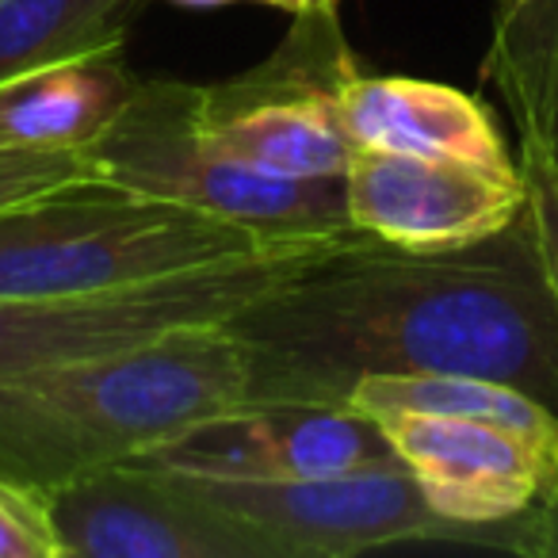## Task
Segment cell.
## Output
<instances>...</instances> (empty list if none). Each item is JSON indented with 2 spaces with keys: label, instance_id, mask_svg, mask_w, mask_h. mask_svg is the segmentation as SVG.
<instances>
[{
  "label": "cell",
  "instance_id": "cell-14",
  "mask_svg": "<svg viewBox=\"0 0 558 558\" xmlns=\"http://www.w3.org/2000/svg\"><path fill=\"white\" fill-rule=\"evenodd\" d=\"M486 77L517 119L520 146L558 161V0L497 4Z\"/></svg>",
  "mask_w": 558,
  "mask_h": 558
},
{
  "label": "cell",
  "instance_id": "cell-2",
  "mask_svg": "<svg viewBox=\"0 0 558 558\" xmlns=\"http://www.w3.org/2000/svg\"><path fill=\"white\" fill-rule=\"evenodd\" d=\"M279 402L341 405L295 360L218 326L0 379V478L54 489L131 463L203 421Z\"/></svg>",
  "mask_w": 558,
  "mask_h": 558
},
{
  "label": "cell",
  "instance_id": "cell-5",
  "mask_svg": "<svg viewBox=\"0 0 558 558\" xmlns=\"http://www.w3.org/2000/svg\"><path fill=\"white\" fill-rule=\"evenodd\" d=\"M364 238L295 241L184 276L73 299H0V379L134 349L187 326H218L238 311L303 276L314 260Z\"/></svg>",
  "mask_w": 558,
  "mask_h": 558
},
{
  "label": "cell",
  "instance_id": "cell-8",
  "mask_svg": "<svg viewBox=\"0 0 558 558\" xmlns=\"http://www.w3.org/2000/svg\"><path fill=\"white\" fill-rule=\"evenodd\" d=\"M192 478L215 505L268 535L283 558H349L398 543H459V527L436 517L405 463L329 478Z\"/></svg>",
  "mask_w": 558,
  "mask_h": 558
},
{
  "label": "cell",
  "instance_id": "cell-16",
  "mask_svg": "<svg viewBox=\"0 0 558 558\" xmlns=\"http://www.w3.org/2000/svg\"><path fill=\"white\" fill-rule=\"evenodd\" d=\"M138 9L142 0H0V81L123 47Z\"/></svg>",
  "mask_w": 558,
  "mask_h": 558
},
{
  "label": "cell",
  "instance_id": "cell-6",
  "mask_svg": "<svg viewBox=\"0 0 558 558\" xmlns=\"http://www.w3.org/2000/svg\"><path fill=\"white\" fill-rule=\"evenodd\" d=\"M360 73L337 12L295 16L260 65L199 85V131L210 146L253 169L291 180H341L356 142L341 93Z\"/></svg>",
  "mask_w": 558,
  "mask_h": 558
},
{
  "label": "cell",
  "instance_id": "cell-7",
  "mask_svg": "<svg viewBox=\"0 0 558 558\" xmlns=\"http://www.w3.org/2000/svg\"><path fill=\"white\" fill-rule=\"evenodd\" d=\"M62 558H283L184 471L131 459L47 489Z\"/></svg>",
  "mask_w": 558,
  "mask_h": 558
},
{
  "label": "cell",
  "instance_id": "cell-11",
  "mask_svg": "<svg viewBox=\"0 0 558 558\" xmlns=\"http://www.w3.org/2000/svg\"><path fill=\"white\" fill-rule=\"evenodd\" d=\"M138 459L207 478H329L402 466L379 421L349 402H279L226 413Z\"/></svg>",
  "mask_w": 558,
  "mask_h": 558
},
{
  "label": "cell",
  "instance_id": "cell-12",
  "mask_svg": "<svg viewBox=\"0 0 558 558\" xmlns=\"http://www.w3.org/2000/svg\"><path fill=\"white\" fill-rule=\"evenodd\" d=\"M344 126L356 146L398 149V154L456 157L489 172H520L494 116L478 96L440 81L367 77L352 73L341 93Z\"/></svg>",
  "mask_w": 558,
  "mask_h": 558
},
{
  "label": "cell",
  "instance_id": "cell-22",
  "mask_svg": "<svg viewBox=\"0 0 558 558\" xmlns=\"http://www.w3.org/2000/svg\"><path fill=\"white\" fill-rule=\"evenodd\" d=\"M177 4H187V9H226L233 0H177Z\"/></svg>",
  "mask_w": 558,
  "mask_h": 558
},
{
  "label": "cell",
  "instance_id": "cell-4",
  "mask_svg": "<svg viewBox=\"0 0 558 558\" xmlns=\"http://www.w3.org/2000/svg\"><path fill=\"white\" fill-rule=\"evenodd\" d=\"M104 184L169 199L268 241H333L360 233L344 180H291L253 169L199 131V85L142 81L116 123L88 146Z\"/></svg>",
  "mask_w": 558,
  "mask_h": 558
},
{
  "label": "cell",
  "instance_id": "cell-15",
  "mask_svg": "<svg viewBox=\"0 0 558 558\" xmlns=\"http://www.w3.org/2000/svg\"><path fill=\"white\" fill-rule=\"evenodd\" d=\"M356 410H405L505 425L539 444H558V413L517 387L474 375H367L352 383Z\"/></svg>",
  "mask_w": 558,
  "mask_h": 558
},
{
  "label": "cell",
  "instance_id": "cell-3",
  "mask_svg": "<svg viewBox=\"0 0 558 558\" xmlns=\"http://www.w3.org/2000/svg\"><path fill=\"white\" fill-rule=\"evenodd\" d=\"M295 241H268L169 199L73 184L0 207V299H73L215 268Z\"/></svg>",
  "mask_w": 558,
  "mask_h": 558
},
{
  "label": "cell",
  "instance_id": "cell-23",
  "mask_svg": "<svg viewBox=\"0 0 558 558\" xmlns=\"http://www.w3.org/2000/svg\"><path fill=\"white\" fill-rule=\"evenodd\" d=\"M497 4H520V0H497Z\"/></svg>",
  "mask_w": 558,
  "mask_h": 558
},
{
  "label": "cell",
  "instance_id": "cell-19",
  "mask_svg": "<svg viewBox=\"0 0 558 558\" xmlns=\"http://www.w3.org/2000/svg\"><path fill=\"white\" fill-rule=\"evenodd\" d=\"M520 172L527 184V215L535 226V241H539L543 268H547L550 291L558 303V161L539 149L520 146Z\"/></svg>",
  "mask_w": 558,
  "mask_h": 558
},
{
  "label": "cell",
  "instance_id": "cell-9",
  "mask_svg": "<svg viewBox=\"0 0 558 558\" xmlns=\"http://www.w3.org/2000/svg\"><path fill=\"white\" fill-rule=\"evenodd\" d=\"M379 421L436 517L459 527V543L558 494V444L505 425L405 410H364Z\"/></svg>",
  "mask_w": 558,
  "mask_h": 558
},
{
  "label": "cell",
  "instance_id": "cell-21",
  "mask_svg": "<svg viewBox=\"0 0 558 558\" xmlns=\"http://www.w3.org/2000/svg\"><path fill=\"white\" fill-rule=\"evenodd\" d=\"M256 4L283 9V12H291V16H314V12H337L341 0H256Z\"/></svg>",
  "mask_w": 558,
  "mask_h": 558
},
{
  "label": "cell",
  "instance_id": "cell-20",
  "mask_svg": "<svg viewBox=\"0 0 558 558\" xmlns=\"http://www.w3.org/2000/svg\"><path fill=\"white\" fill-rule=\"evenodd\" d=\"M482 547H501V550H520V555H539V558H558V494L547 505L520 512V517L494 524L482 532Z\"/></svg>",
  "mask_w": 558,
  "mask_h": 558
},
{
  "label": "cell",
  "instance_id": "cell-13",
  "mask_svg": "<svg viewBox=\"0 0 558 558\" xmlns=\"http://www.w3.org/2000/svg\"><path fill=\"white\" fill-rule=\"evenodd\" d=\"M138 85L123 47L16 73L0 81V149H88Z\"/></svg>",
  "mask_w": 558,
  "mask_h": 558
},
{
  "label": "cell",
  "instance_id": "cell-1",
  "mask_svg": "<svg viewBox=\"0 0 558 558\" xmlns=\"http://www.w3.org/2000/svg\"><path fill=\"white\" fill-rule=\"evenodd\" d=\"M226 326L349 402L367 375H474L558 413V303L532 215L456 248L356 238Z\"/></svg>",
  "mask_w": 558,
  "mask_h": 558
},
{
  "label": "cell",
  "instance_id": "cell-10",
  "mask_svg": "<svg viewBox=\"0 0 558 558\" xmlns=\"http://www.w3.org/2000/svg\"><path fill=\"white\" fill-rule=\"evenodd\" d=\"M341 180L349 222L398 248L474 245L527 207L524 172L509 177L456 157L360 146Z\"/></svg>",
  "mask_w": 558,
  "mask_h": 558
},
{
  "label": "cell",
  "instance_id": "cell-18",
  "mask_svg": "<svg viewBox=\"0 0 558 558\" xmlns=\"http://www.w3.org/2000/svg\"><path fill=\"white\" fill-rule=\"evenodd\" d=\"M0 558H62L43 489L0 478Z\"/></svg>",
  "mask_w": 558,
  "mask_h": 558
},
{
  "label": "cell",
  "instance_id": "cell-17",
  "mask_svg": "<svg viewBox=\"0 0 558 558\" xmlns=\"http://www.w3.org/2000/svg\"><path fill=\"white\" fill-rule=\"evenodd\" d=\"M100 180L88 149H0V207Z\"/></svg>",
  "mask_w": 558,
  "mask_h": 558
}]
</instances>
